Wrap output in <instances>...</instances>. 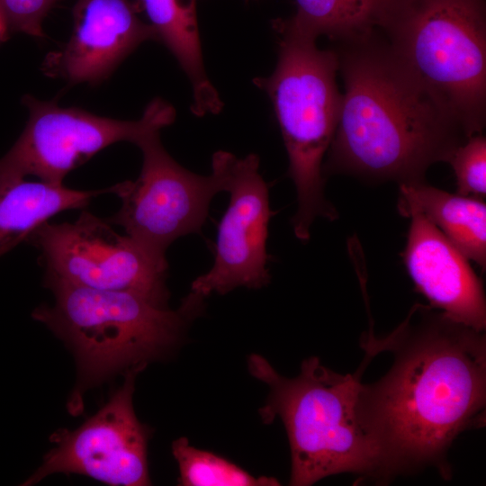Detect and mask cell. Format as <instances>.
<instances>
[{"instance_id":"obj_5","label":"cell","mask_w":486,"mask_h":486,"mask_svg":"<svg viewBox=\"0 0 486 486\" xmlns=\"http://www.w3.org/2000/svg\"><path fill=\"white\" fill-rule=\"evenodd\" d=\"M278 60L273 73L253 84L272 102L286 148L288 176L297 194L292 218L295 237L307 241L315 219H338L324 192L323 158L339 118L342 93L337 84L338 60L335 50H321L317 40L274 23Z\"/></svg>"},{"instance_id":"obj_8","label":"cell","mask_w":486,"mask_h":486,"mask_svg":"<svg viewBox=\"0 0 486 486\" xmlns=\"http://www.w3.org/2000/svg\"><path fill=\"white\" fill-rule=\"evenodd\" d=\"M135 145L142 152L140 174L135 181L114 184L122 206L106 220L122 227L153 256L166 258L176 239L200 232L212 198L225 192L224 174L213 158L209 176L183 167L163 147L158 130L147 133Z\"/></svg>"},{"instance_id":"obj_19","label":"cell","mask_w":486,"mask_h":486,"mask_svg":"<svg viewBox=\"0 0 486 486\" xmlns=\"http://www.w3.org/2000/svg\"><path fill=\"white\" fill-rule=\"evenodd\" d=\"M456 178L457 194L482 199L486 195V139L473 135L455 148L448 162Z\"/></svg>"},{"instance_id":"obj_13","label":"cell","mask_w":486,"mask_h":486,"mask_svg":"<svg viewBox=\"0 0 486 486\" xmlns=\"http://www.w3.org/2000/svg\"><path fill=\"white\" fill-rule=\"evenodd\" d=\"M401 254L417 291L430 306L478 330H485L482 283L468 259L421 212L410 211Z\"/></svg>"},{"instance_id":"obj_16","label":"cell","mask_w":486,"mask_h":486,"mask_svg":"<svg viewBox=\"0 0 486 486\" xmlns=\"http://www.w3.org/2000/svg\"><path fill=\"white\" fill-rule=\"evenodd\" d=\"M113 192L114 185L80 191L24 179L0 185V256L26 241L35 229L55 214L84 208L93 197Z\"/></svg>"},{"instance_id":"obj_20","label":"cell","mask_w":486,"mask_h":486,"mask_svg":"<svg viewBox=\"0 0 486 486\" xmlns=\"http://www.w3.org/2000/svg\"><path fill=\"white\" fill-rule=\"evenodd\" d=\"M58 0H0V14L14 32L43 37L42 22Z\"/></svg>"},{"instance_id":"obj_14","label":"cell","mask_w":486,"mask_h":486,"mask_svg":"<svg viewBox=\"0 0 486 486\" xmlns=\"http://www.w3.org/2000/svg\"><path fill=\"white\" fill-rule=\"evenodd\" d=\"M135 4L187 76L193 89L192 112L197 116L220 112L222 102L203 65L196 0H136Z\"/></svg>"},{"instance_id":"obj_4","label":"cell","mask_w":486,"mask_h":486,"mask_svg":"<svg viewBox=\"0 0 486 486\" xmlns=\"http://www.w3.org/2000/svg\"><path fill=\"white\" fill-rule=\"evenodd\" d=\"M252 376L269 388L259 415L266 424L279 417L289 439L290 485L309 486L323 478L353 473L381 482L376 448L360 423L356 400L362 369L342 374L317 356L302 361L287 378L260 355L248 358Z\"/></svg>"},{"instance_id":"obj_21","label":"cell","mask_w":486,"mask_h":486,"mask_svg":"<svg viewBox=\"0 0 486 486\" xmlns=\"http://www.w3.org/2000/svg\"><path fill=\"white\" fill-rule=\"evenodd\" d=\"M7 26L0 14V40L4 38Z\"/></svg>"},{"instance_id":"obj_9","label":"cell","mask_w":486,"mask_h":486,"mask_svg":"<svg viewBox=\"0 0 486 486\" xmlns=\"http://www.w3.org/2000/svg\"><path fill=\"white\" fill-rule=\"evenodd\" d=\"M27 242L41 253L46 274L76 286L130 292L167 308V262L107 220L83 212L74 222L40 224Z\"/></svg>"},{"instance_id":"obj_18","label":"cell","mask_w":486,"mask_h":486,"mask_svg":"<svg viewBox=\"0 0 486 486\" xmlns=\"http://www.w3.org/2000/svg\"><path fill=\"white\" fill-rule=\"evenodd\" d=\"M172 454L179 467V485L184 486H275L274 478L255 477L233 463L211 452L197 449L186 437L173 441Z\"/></svg>"},{"instance_id":"obj_11","label":"cell","mask_w":486,"mask_h":486,"mask_svg":"<svg viewBox=\"0 0 486 486\" xmlns=\"http://www.w3.org/2000/svg\"><path fill=\"white\" fill-rule=\"evenodd\" d=\"M212 158L222 168L230 202L219 224L213 265L192 283L191 292L203 298L238 287L259 289L270 282L266 238L273 212L259 158H238L224 150Z\"/></svg>"},{"instance_id":"obj_17","label":"cell","mask_w":486,"mask_h":486,"mask_svg":"<svg viewBox=\"0 0 486 486\" xmlns=\"http://www.w3.org/2000/svg\"><path fill=\"white\" fill-rule=\"evenodd\" d=\"M387 0H295L296 12L280 22L302 35L327 36L338 41L377 28Z\"/></svg>"},{"instance_id":"obj_15","label":"cell","mask_w":486,"mask_h":486,"mask_svg":"<svg viewBox=\"0 0 486 486\" xmlns=\"http://www.w3.org/2000/svg\"><path fill=\"white\" fill-rule=\"evenodd\" d=\"M398 211L421 212L468 259L486 267V205L425 181L399 184Z\"/></svg>"},{"instance_id":"obj_1","label":"cell","mask_w":486,"mask_h":486,"mask_svg":"<svg viewBox=\"0 0 486 486\" xmlns=\"http://www.w3.org/2000/svg\"><path fill=\"white\" fill-rule=\"evenodd\" d=\"M366 356L388 351V372L359 384L356 411L374 443L381 482L436 468L451 477L448 450L458 435L485 425L486 337L431 306L415 304L388 336L370 329Z\"/></svg>"},{"instance_id":"obj_7","label":"cell","mask_w":486,"mask_h":486,"mask_svg":"<svg viewBox=\"0 0 486 486\" xmlns=\"http://www.w3.org/2000/svg\"><path fill=\"white\" fill-rule=\"evenodd\" d=\"M28 108L26 126L10 150L0 158V185L33 176L63 185L65 176L106 147L137 141L172 124L175 108L153 99L136 121L102 117L78 107H62L57 100L22 97Z\"/></svg>"},{"instance_id":"obj_3","label":"cell","mask_w":486,"mask_h":486,"mask_svg":"<svg viewBox=\"0 0 486 486\" xmlns=\"http://www.w3.org/2000/svg\"><path fill=\"white\" fill-rule=\"evenodd\" d=\"M44 281L55 303L32 316L75 355L77 383L68 402L73 415L82 411L86 390L170 353L203 308L204 298L192 292L173 310L130 292L76 286L49 274Z\"/></svg>"},{"instance_id":"obj_12","label":"cell","mask_w":486,"mask_h":486,"mask_svg":"<svg viewBox=\"0 0 486 486\" xmlns=\"http://www.w3.org/2000/svg\"><path fill=\"white\" fill-rule=\"evenodd\" d=\"M131 0H76L69 40L49 53L43 73L69 85L105 80L141 43L158 40Z\"/></svg>"},{"instance_id":"obj_2","label":"cell","mask_w":486,"mask_h":486,"mask_svg":"<svg viewBox=\"0 0 486 486\" xmlns=\"http://www.w3.org/2000/svg\"><path fill=\"white\" fill-rule=\"evenodd\" d=\"M344 83L323 174L399 184L425 181L469 138L376 29L335 49Z\"/></svg>"},{"instance_id":"obj_10","label":"cell","mask_w":486,"mask_h":486,"mask_svg":"<svg viewBox=\"0 0 486 486\" xmlns=\"http://www.w3.org/2000/svg\"><path fill=\"white\" fill-rule=\"evenodd\" d=\"M141 371H127L105 405L77 428L54 432L50 441L55 446L22 485H34L53 473L86 475L114 486L149 485V430L133 408L135 379Z\"/></svg>"},{"instance_id":"obj_6","label":"cell","mask_w":486,"mask_h":486,"mask_svg":"<svg viewBox=\"0 0 486 486\" xmlns=\"http://www.w3.org/2000/svg\"><path fill=\"white\" fill-rule=\"evenodd\" d=\"M377 30L468 138L482 133L485 0H387Z\"/></svg>"}]
</instances>
